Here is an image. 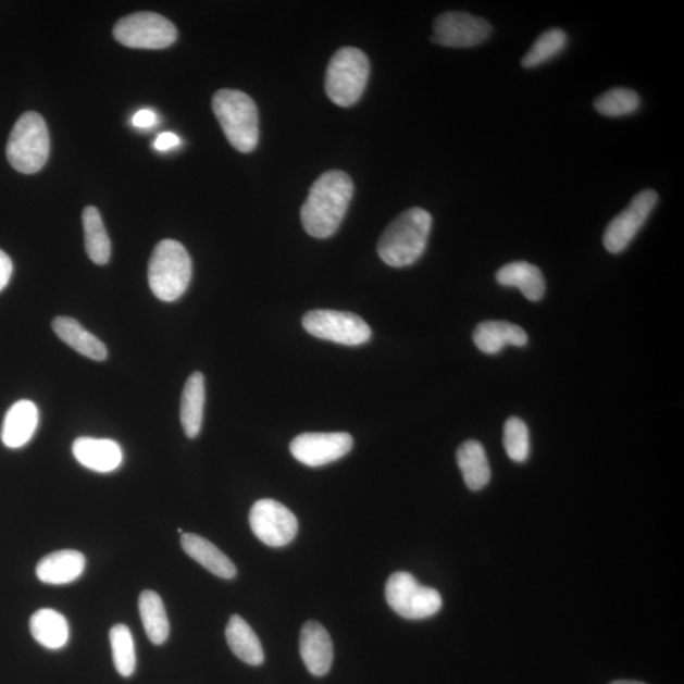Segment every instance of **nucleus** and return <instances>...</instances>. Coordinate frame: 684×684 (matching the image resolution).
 <instances>
[{
	"label": "nucleus",
	"mask_w": 684,
	"mask_h": 684,
	"mask_svg": "<svg viewBox=\"0 0 684 684\" xmlns=\"http://www.w3.org/2000/svg\"><path fill=\"white\" fill-rule=\"evenodd\" d=\"M496 279L503 287L519 288L533 302L540 301L547 289L540 269L526 261H514L502 266L497 272Z\"/></svg>",
	"instance_id": "nucleus-20"
},
{
	"label": "nucleus",
	"mask_w": 684,
	"mask_h": 684,
	"mask_svg": "<svg viewBox=\"0 0 684 684\" xmlns=\"http://www.w3.org/2000/svg\"><path fill=\"white\" fill-rule=\"evenodd\" d=\"M302 325L318 339L346 346L363 345L372 337V328L366 322L350 312L314 310L306 314Z\"/></svg>",
	"instance_id": "nucleus-9"
},
{
	"label": "nucleus",
	"mask_w": 684,
	"mask_h": 684,
	"mask_svg": "<svg viewBox=\"0 0 684 684\" xmlns=\"http://www.w3.org/2000/svg\"><path fill=\"white\" fill-rule=\"evenodd\" d=\"M73 455L83 467L98 473H111L122 464L123 452L119 445L110 439L79 437L73 444Z\"/></svg>",
	"instance_id": "nucleus-15"
},
{
	"label": "nucleus",
	"mask_w": 684,
	"mask_h": 684,
	"mask_svg": "<svg viewBox=\"0 0 684 684\" xmlns=\"http://www.w3.org/2000/svg\"><path fill=\"white\" fill-rule=\"evenodd\" d=\"M110 641L115 670L122 677H130L136 670V651L134 636L126 625H114Z\"/></svg>",
	"instance_id": "nucleus-29"
},
{
	"label": "nucleus",
	"mask_w": 684,
	"mask_h": 684,
	"mask_svg": "<svg viewBox=\"0 0 684 684\" xmlns=\"http://www.w3.org/2000/svg\"><path fill=\"white\" fill-rule=\"evenodd\" d=\"M13 263L3 250H0V291H2L11 281Z\"/></svg>",
	"instance_id": "nucleus-32"
},
{
	"label": "nucleus",
	"mask_w": 684,
	"mask_h": 684,
	"mask_svg": "<svg viewBox=\"0 0 684 684\" xmlns=\"http://www.w3.org/2000/svg\"><path fill=\"white\" fill-rule=\"evenodd\" d=\"M86 557L80 551L60 550L43 557L36 567V574L46 584L61 586L78 580L86 571Z\"/></svg>",
	"instance_id": "nucleus-16"
},
{
	"label": "nucleus",
	"mask_w": 684,
	"mask_h": 684,
	"mask_svg": "<svg viewBox=\"0 0 684 684\" xmlns=\"http://www.w3.org/2000/svg\"><path fill=\"white\" fill-rule=\"evenodd\" d=\"M611 684H645V683L636 682V681H617V682H612Z\"/></svg>",
	"instance_id": "nucleus-35"
},
{
	"label": "nucleus",
	"mask_w": 684,
	"mask_h": 684,
	"mask_svg": "<svg viewBox=\"0 0 684 684\" xmlns=\"http://www.w3.org/2000/svg\"><path fill=\"white\" fill-rule=\"evenodd\" d=\"M181 145V138L172 133H164L158 136L156 144V149L159 151H167L176 148V146Z\"/></svg>",
	"instance_id": "nucleus-33"
},
{
	"label": "nucleus",
	"mask_w": 684,
	"mask_h": 684,
	"mask_svg": "<svg viewBox=\"0 0 684 684\" xmlns=\"http://www.w3.org/2000/svg\"><path fill=\"white\" fill-rule=\"evenodd\" d=\"M457 461L467 487L481 490L490 481V468L483 445L480 442L468 440L460 445Z\"/></svg>",
	"instance_id": "nucleus-25"
},
{
	"label": "nucleus",
	"mask_w": 684,
	"mask_h": 684,
	"mask_svg": "<svg viewBox=\"0 0 684 684\" xmlns=\"http://www.w3.org/2000/svg\"><path fill=\"white\" fill-rule=\"evenodd\" d=\"M158 121L156 112L151 110H141L135 114L134 125L138 128H151Z\"/></svg>",
	"instance_id": "nucleus-34"
},
{
	"label": "nucleus",
	"mask_w": 684,
	"mask_h": 684,
	"mask_svg": "<svg viewBox=\"0 0 684 684\" xmlns=\"http://www.w3.org/2000/svg\"><path fill=\"white\" fill-rule=\"evenodd\" d=\"M353 447L348 433H307L295 437L290 452L307 467H324L348 456Z\"/></svg>",
	"instance_id": "nucleus-13"
},
{
	"label": "nucleus",
	"mask_w": 684,
	"mask_h": 684,
	"mask_svg": "<svg viewBox=\"0 0 684 684\" xmlns=\"http://www.w3.org/2000/svg\"><path fill=\"white\" fill-rule=\"evenodd\" d=\"M473 341L482 352L495 356L507 345H527L528 336L524 328L511 322L484 321L474 329Z\"/></svg>",
	"instance_id": "nucleus-18"
},
{
	"label": "nucleus",
	"mask_w": 684,
	"mask_h": 684,
	"mask_svg": "<svg viewBox=\"0 0 684 684\" xmlns=\"http://www.w3.org/2000/svg\"><path fill=\"white\" fill-rule=\"evenodd\" d=\"M181 544L188 557L195 559L207 571L220 576V579H235L237 574L235 564L216 545L196 534H183Z\"/></svg>",
	"instance_id": "nucleus-19"
},
{
	"label": "nucleus",
	"mask_w": 684,
	"mask_h": 684,
	"mask_svg": "<svg viewBox=\"0 0 684 684\" xmlns=\"http://www.w3.org/2000/svg\"><path fill=\"white\" fill-rule=\"evenodd\" d=\"M353 195L350 176L341 171H329L313 183L301 209L306 233L327 238L339 229Z\"/></svg>",
	"instance_id": "nucleus-1"
},
{
	"label": "nucleus",
	"mask_w": 684,
	"mask_h": 684,
	"mask_svg": "<svg viewBox=\"0 0 684 684\" xmlns=\"http://www.w3.org/2000/svg\"><path fill=\"white\" fill-rule=\"evenodd\" d=\"M386 599L391 610L409 620L432 618L443 606L439 592L422 586L412 574L406 572L389 576Z\"/></svg>",
	"instance_id": "nucleus-8"
},
{
	"label": "nucleus",
	"mask_w": 684,
	"mask_h": 684,
	"mask_svg": "<svg viewBox=\"0 0 684 684\" xmlns=\"http://www.w3.org/2000/svg\"><path fill=\"white\" fill-rule=\"evenodd\" d=\"M567 43L568 36L563 29L550 28L545 30L522 59L521 65L525 69H533L548 63L565 49Z\"/></svg>",
	"instance_id": "nucleus-28"
},
{
	"label": "nucleus",
	"mask_w": 684,
	"mask_h": 684,
	"mask_svg": "<svg viewBox=\"0 0 684 684\" xmlns=\"http://www.w3.org/2000/svg\"><path fill=\"white\" fill-rule=\"evenodd\" d=\"M53 332L72 349L91 360L103 361L109 357L105 345L78 321L72 318L60 316L52 321Z\"/></svg>",
	"instance_id": "nucleus-22"
},
{
	"label": "nucleus",
	"mask_w": 684,
	"mask_h": 684,
	"mask_svg": "<svg viewBox=\"0 0 684 684\" xmlns=\"http://www.w3.org/2000/svg\"><path fill=\"white\" fill-rule=\"evenodd\" d=\"M113 36L129 49L163 50L176 41L178 30L164 15L140 12L115 23Z\"/></svg>",
	"instance_id": "nucleus-7"
},
{
	"label": "nucleus",
	"mask_w": 684,
	"mask_h": 684,
	"mask_svg": "<svg viewBox=\"0 0 684 684\" xmlns=\"http://www.w3.org/2000/svg\"><path fill=\"white\" fill-rule=\"evenodd\" d=\"M84 235L88 257L98 265H105L111 259V240L107 234L101 213L96 207H87L83 212Z\"/></svg>",
	"instance_id": "nucleus-27"
},
{
	"label": "nucleus",
	"mask_w": 684,
	"mask_h": 684,
	"mask_svg": "<svg viewBox=\"0 0 684 684\" xmlns=\"http://www.w3.org/2000/svg\"><path fill=\"white\" fill-rule=\"evenodd\" d=\"M249 521L258 539L272 548L286 547L298 533L295 513L274 499H260L253 503Z\"/></svg>",
	"instance_id": "nucleus-10"
},
{
	"label": "nucleus",
	"mask_w": 684,
	"mask_h": 684,
	"mask_svg": "<svg viewBox=\"0 0 684 684\" xmlns=\"http://www.w3.org/2000/svg\"><path fill=\"white\" fill-rule=\"evenodd\" d=\"M30 634L43 648L58 650L64 648L69 642V624L64 614L42 609L33 614L29 621Z\"/></svg>",
	"instance_id": "nucleus-24"
},
{
	"label": "nucleus",
	"mask_w": 684,
	"mask_h": 684,
	"mask_svg": "<svg viewBox=\"0 0 684 684\" xmlns=\"http://www.w3.org/2000/svg\"><path fill=\"white\" fill-rule=\"evenodd\" d=\"M37 426V406L27 399H22V401L15 402L5 414L2 442L10 449L25 447L33 439Z\"/></svg>",
	"instance_id": "nucleus-17"
},
{
	"label": "nucleus",
	"mask_w": 684,
	"mask_h": 684,
	"mask_svg": "<svg viewBox=\"0 0 684 684\" xmlns=\"http://www.w3.org/2000/svg\"><path fill=\"white\" fill-rule=\"evenodd\" d=\"M371 64L365 53L356 48H343L335 53L326 72L325 89L332 101L340 107L356 104L363 96Z\"/></svg>",
	"instance_id": "nucleus-6"
},
{
	"label": "nucleus",
	"mask_w": 684,
	"mask_h": 684,
	"mask_svg": "<svg viewBox=\"0 0 684 684\" xmlns=\"http://www.w3.org/2000/svg\"><path fill=\"white\" fill-rule=\"evenodd\" d=\"M432 226V214L419 207L399 214L380 238V258L394 268L416 263L425 252Z\"/></svg>",
	"instance_id": "nucleus-2"
},
{
	"label": "nucleus",
	"mask_w": 684,
	"mask_h": 684,
	"mask_svg": "<svg viewBox=\"0 0 684 684\" xmlns=\"http://www.w3.org/2000/svg\"><path fill=\"white\" fill-rule=\"evenodd\" d=\"M641 97L627 88H613L599 96L595 101V110L606 117H622L639 110Z\"/></svg>",
	"instance_id": "nucleus-30"
},
{
	"label": "nucleus",
	"mask_w": 684,
	"mask_h": 684,
	"mask_svg": "<svg viewBox=\"0 0 684 684\" xmlns=\"http://www.w3.org/2000/svg\"><path fill=\"white\" fill-rule=\"evenodd\" d=\"M492 30L490 23L476 15L448 12L435 20L432 41L445 48H474L488 40Z\"/></svg>",
	"instance_id": "nucleus-12"
},
{
	"label": "nucleus",
	"mask_w": 684,
	"mask_h": 684,
	"mask_svg": "<svg viewBox=\"0 0 684 684\" xmlns=\"http://www.w3.org/2000/svg\"><path fill=\"white\" fill-rule=\"evenodd\" d=\"M138 610L146 635L156 645L164 644L171 634L163 599L153 590H144L138 599Z\"/></svg>",
	"instance_id": "nucleus-26"
},
{
	"label": "nucleus",
	"mask_w": 684,
	"mask_h": 684,
	"mask_svg": "<svg viewBox=\"0 0 684 684\" xmlns=\"http://www.w3.org/2000/svg\"><path fill=\"white\" fill-rule=\"evenodd\" d=\"M50 137L41 114H22L7 144V158L22 174L40 172L49 159Z\"/></svg>",
	"instance_id": "nucleus-5"
},
{
	"label": "nucleus",
	"mask_w": 684,
	"mask_h": 684,
	"mask_svg": "<svg viewBox=\"0 0 684 684\" xmlns=\"http://www.w3.org/2000/svg\"><path fill=\"white\" fill-rule=\"evenodd\" d=\"M658 201L659 196L652 189L636 195L632 203L607 226L604 234L605 249L611 253L624 251L655 211Z\"/></svg>",
	"instance_id": "nucleus-11"
},
{
	"label": "nucleus",
	"mask_w": 684,
	"mask_h": 684,
	"mask_svg": "<svg viewBox=\"0 0 684 684\" xmlns=\"http://www.w3.org/2000/svg\"><path fill=\"white\" fill-rule=\"evenodd\" d=\"M206 402V383L201 372L191 374L184 386L181 403V421L184 433L195 439L201 433Z\"/></svg>",
	"instance_id": "nucleus-21"
},
{
	"label": "nucleus",
	"mask_w": 684,
	"mask_h": 684,
	"mask_svg": "<svg viewBox=\"0 0 684 684\" xmlns=\"http://www.w3.org/2000/svg\"><path fill=\"white\" fill-rule=\"evenodd\" d=\"M191 259L184 246L175 240L157 245L149 263V284L153 296L163 302H174L189 287Z\"/></svg>",
	"instance_id": "nucleus-4"
},
{
	"label": "nucleus",
	"mask_w": 684,
	"mask_h": 684,
	"mask_svg": "<svg viewBox=\"0 0 684 684\" xmlns=\"http://www.w3.org/2000/svg\"><path fill=\"white\" fill-rule=\"evenodd\" d=\"M226 641L234 655L244 663L258 667L264 663V650L258 635L238 614L231 617L226 627Z\"/></svg>",
	"instance_id": "nucleus-23"
},
{
	"label": "nucleus",
	"mask_w": 684,
	"mask_h": 684,
	"mask_svg": "<svg viewBox=\"0 0 684 684\" xmlns=\"http://www.w3.org/2000/svg\"><path fill=\"white\" fill-rule=\"evenodd\" d=\"M299 652L307 670L322 677L332 670L334 645L327 630L316 621L306 622L299 637Z\"/></svg>",
	"instance_id": "nucleus-14"
},
{
	"label": "nucleus",
	"mask_w": 684,
	"mask_h": 684,
	"mask_svg": "<svg viewBox=\"0 0 684 684\" xmlns=\"http://www.w3.org/2000/svg\"><path fill=\"white\" fill-rule=\"evenodd\" d=\"M503 447L507 456L517 463H524L530 455V435L524 421L511 418L503 427Z\"/></svg>",
	"instance_id": "nucleus-31"
},
{
	"label": "nucleus",
	"mask_w": 684,
	"mask_h": 684,
	"mask_svg": "<svg viewBox=\"0 0 684 684\" xmlns=\"http://www.w3.org/2000/svg\"><path fill=\"white\" fill-rule=\"evenodd\" d=\"M214 115L227 140L237 151L251 152L259 142V113L256 102L241 90L221 89L212 99Z\"/></svg>",
	"instance_id": "nucleus-3"
}]
</instances>
